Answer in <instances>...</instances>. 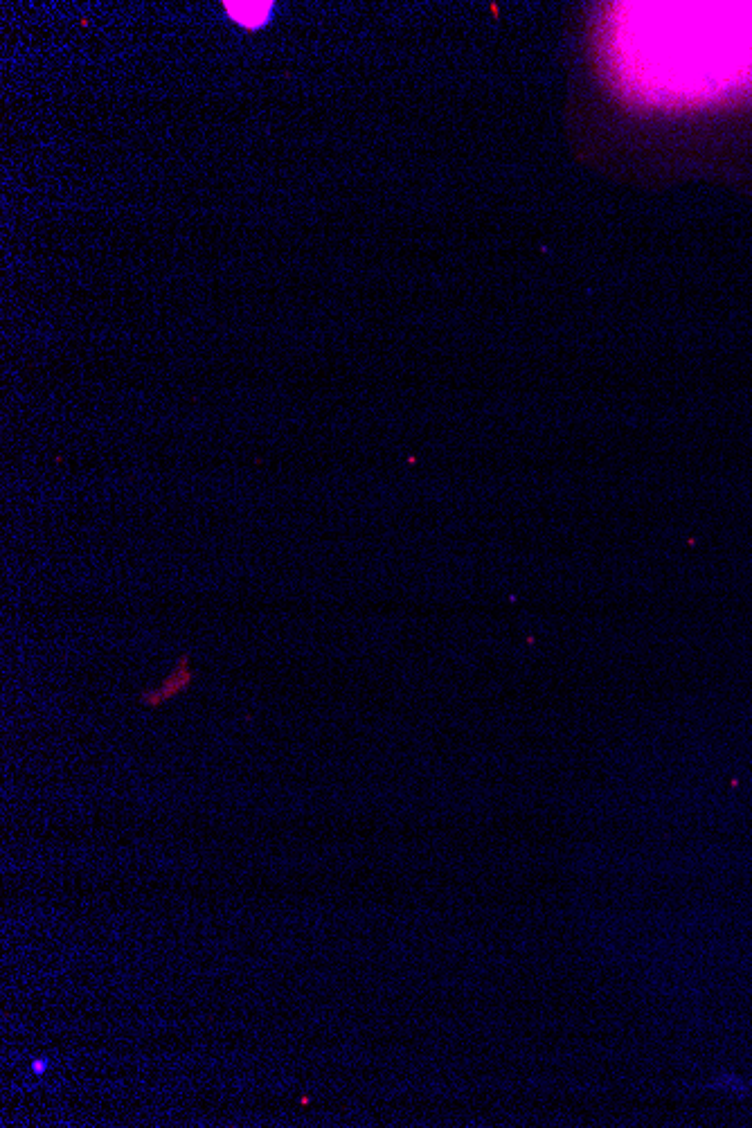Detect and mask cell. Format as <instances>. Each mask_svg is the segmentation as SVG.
<instances>
[{
  "label": "cell",
  "mask_w": 752,
  "mask_h": 1128,
  "mask_svg": "<svg viewBox=\"0 0 752 1128\" xmlns=\"http://www.w3.org/2000/svg\"><path fill=\"white\" fill-rule=\"evenodd\" d=\"M602 55L624 95L653 106L752 88V3H613Z\"/></svg>",
  "instance_id": "cell-1"
},
{
  "label": "cell",
  "mask_w": 752,
  "mask_h": 1128,
  "mask_svg": "<svg viewBox=\"0 0 752 1128\" xmlns=\"http://www.w3.org/2000/svg\"><path fill=\"white\" fill-rule=\"evenodd\" d=\"M192 683H194V671L190 669V656L185 653V656L178 658L176 667L169 671V676L163 680V685L149 687L145 692H140L138 701L145 707H158L187 692Z\"/></svg>",
  "instance_id": "cell-2"
},
{
  "label": "cell",
  "mask_w": 752,
  "mask_h": 1128,
  "mask_svg": "<svg viewBox=\"0 0 752 1128\" xmlns=\"http://www.w3.org/2000/svg\"><path fill=\"white\" fill-rule=\"evenodd\" d=\"M223 12L241 30L257 32L275 19V3H223Z\"/></svg>",
  "instance_id": "cell-3"
},
{
  "label": "cell",
  "mask_w": 752,
  "mask_h": 1128,
  "mask_svg": "<svg viewBox=\"0 0 752 1128\" xmlns=\"http://www.w3.org/2000/svg\"><path fill=\"white\" fill-rule=\"evenodd\" d=\"M46 1070H48V1061H43V1059L32 1061V1072H34V1074H39V1077H41V1074L46 1072Z\"/></svg>",
  "instance_id": "cell-4"
}]
</instances>
